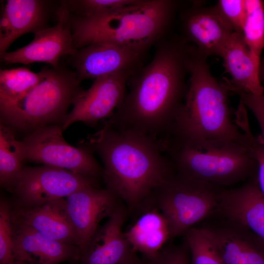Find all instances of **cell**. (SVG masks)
Instances as JSON below:
<instances>
[{"label": "cell", "instance_id": "cell-30", "mask_svg": "<svg viewBox=\"0 0 264 264\" xmlns=\"http://www.w3.org/2000/svg\"><path fill=\"white\" fill-rule=\"evenodd\" d=\"M189 250L184 241L180 245L167 244L156 256L144 259V264H191Z\"/></svg>", "mask_w": 264, "mask_h": 264}, {"label": "cell", "instance_id": "cell-31", "mask_svg": "<svg viewBox=\"0 0 264 264\" xmlns=\"http://www.w3.org/2000/svg\"><path fill=\"white\" fill-rule=\"evenodd\" d=\"M231 91L238 94L246 108L251 111L256 118L261 131V139L264 148V93L255 95L237 90Z\"/></svg>", "mask_w": 264, "mask_h": 264}, {"label": "cell", "instance_id": "cell-26", "mask_svg": "<svg viewBox=\"0 0 264 264\" xmlns=\"http://www.w3.org/2000/svg\"><path fill=\"white\" fill-rule=\"evenodd\" d=\"M184 236L191 254V264H223L216 249L199 227L190 228Z\"/></svg>", "mask_w": 264, "mask_h": 264}, {"label": "cell", "instance_id": "cell-10", "mask_svg": "<svg viewBox=\"0 0 264 264\" xmlns=\"http://www.w3.org/2000/svg\"><path fill=\"white\" fill-rule=\"evenodd\" d=\"M202 222L223 264H264V242L247 228L216 210Z\"/></svg>", "mask_w": 264, "mask_h": 264}, {"label": "cell", "instance_id": "cell-13", "mask_svg": "<svg viewBox=\"0 0 264 264\" xmlns=\"http://www.w3.org/2000/svg\"><path fill=\"white\" fill-rule=\"evenodd\" d=\"M71 56L75 72L81 82L119 72L134 73L144 65L145 55L126 46L98 42L78 49Z\"/></svg>", "mask_w": 264, "mask_h": 264}, {"label": "cell", "instance_id": "cell-29", "mask_svg": "<svg viewBox=\"0 0 264 264\" xmlns=\"http://www.w3.org/2000/svg\"><path fill=\"white\" fill-rule=\"evenodd\" d=\"M214 7L234 32L242 34L246 16L245 0H220Z\"/></svg>", "mask_w": 264, "mask_h": 264}, {"label": "cell", "instance_id": "cell-15", "mask_svg": "<svg viewBox=\"0 0 264 264\" xmlns=\"http://www.w3.org/2000/svg\"><path fill=\"white\" fill-rule=\"evenodd\" d=\"M180 36L201 54L208 57H220L234 32L220 15L214 6L194 4L180 14Z\"/></svg>", "mask_w": 264, "mask_h": 264}, {"label": "cell", "instance_id": "cell-20", "mask_svg": "<svg viewBox=\"0 0 264 264\" xmlns=\"http://www.w3.org/2000/svg\"><path fill=\"white\" fill-rule=\"evenodd\" d=\"M13 221L15 260L28 264H59L80 259L78 247L49 239L18 223L14 218Z\"/></svg>", "mask_w": 264, "mask_h": 264}, {"label": "cell", "instance_id": "cell-1", "mask_svg": "<svg viewBox=\"0 0 264 264\" xmlns=\"http://www.w3.org/2000/svg\"><path fill=\"white\" fill-rule=\"evenodd\" d=\"M152 60L129 78V90L108 122L160 140L182 106L189 75L190 44L180 36L159 41Z\"/></svg>", "mask_w": 264, "mask_h": 264}, {"label": "cell", "instance_id": "cell-7", "mask_svg": "<svg viewBox=\"0 0 264 264\" xmlns=\"http://www.w3.org/2000/svg\"><path fill=\"white\" fill-rule=\"evenodd\" d=\"M223 188L176 173L156 189L148 200L165 217L171 238L203 221L219 206Z\"/></svg>", "mask_w": 264, "mask_h": 264}, {"label": "cell", "instance_id": "cell-23", "mask_svg": "<svg viewBox=\"0 0 264 264\" xmlns=\"http://www.w3.org/2000/svg\"><path fill=\"white\" fill-rule=\"evenodd\" d=\"M24 160L21 141L15 138L12 129L0 125V183L12 192L21 176Z\"/></svg>", "mask_w": 264, "mask_h": 264}, {"label": "cell", "instance_id": "cell-21", "mask_svg": "<svg viewBox=\"0 0 264 264\" xmlns=\"http://www.w3.org/2000/svg\"><path fill=\"white\" fill-rule=\"evenodd\" d=\"M47 15L45 1L7 0L0 22V57L20 36L47 28Z\"/></svg>", "mask_w": 264, "mask_h": 264}, {"label": "cell", "instance_id": "cell-33", "mask_svg": "<svg viewBox=\"0 0 264 264\" xmlns=\"http://www.w3.org/2000/svg\"><path fill=\"white\" fill-rule=\"evenodd\" d=\"M125 264H144L143 260L139 259L136 254H135Z\"/></svg>", "mask_w": 264, "mask_h": 264}, {"label": "cell", "instance_id": "cell-5", "mask_svg": "<svg viewBox=\"0 0 264 264\" xmlns=\"http://www.w3.org/2000/svg\"><path fill=\"white\" fill-rule=\"evenodd\" d=\"M163 146L176 173L220 188L245 182L257 175V163L249 140L247 143L226 140L188 143L165 141Z\"/></svg>", "mask_w": 264, "mask_h": 264}, {"label": "cell", "instance_id": "cell-25", "mask_svg": "<svg viewBox=\"0 0 264 264\" xmlns=\"http://www.w3.org/2000/svg\"><path fill=\"white\" fill-rule=\"evenodd\" d=\"M245 5L246 16L242 34L251 52L261 60L264 48V2L245 0Z\"/></svg>", "mask_w": 264, "mask_h": 264}, {"label": "cell", "instance_id": "cell-24", "mask_svg": "<svg viewBox=\"0 0 264 264\" xmlns=\"http://www.w3.org/2000/svg\"><path fill=\"white\" fill-rule=\"evenodd\" d=\"M44 75L43 68L36 73L26 67L0 70V106L19 99L36 86Z\"/></svg>", "mask_w": 264, "mask_h": 264}, {"label": "cell", "instance_id": "cell-3", "mask_svg": "<svg viewBox=\"0 0 264 264\" xmlns=\"http://www.w3.org/2000/svg\"><path fill=\"white\" fill-rule=\"evenodd\" d=\"M189 81L183 103L164 139L178 143L226 140L247 143L231 117L227 89L212 74L204 56L191 45Z\"/></svg>", "mask_w": 264, "mask_h": 264}, {"label": "cell", "instance_id": "cell-11", "mask_svg": "<svg viewBox=\"0 0 264 264\" xmlns=\"http://www.w3.org/2000/svg\"><path fill=\"white\" fill-rule=\"evenodd\" d=\"M133 74L119 72L95 79L88 89H82L76 97L72 110L61 125L63 131L77 122L92 126L111 117L123 99Z\"/></svg>", "mask_w": 264, "mask_h": 264}, {"label": "cell", "instance_id": "cell-28", "mask_svg": "<svg viewBox=\"0 0 264 264\" xmlns=\"http://www.w3.org/2000/svg\"><path fill=\"white\" fill-rule=\"evenodd\" d=\"M137 0H81L64 2L71 13L88 15L102 11L113 10L134 3Z\"/></svg>", "mask_w": 264, "mask_h": 264}, {"label": "cell", "instance_id": "cell-16", "mask_svg": "<svg viewBox=\"0 0 264 264\" xmlns=\"http://www.w3.org/2000/svg\"><path fill=\"white\" fill-rule=\"evenodd\" d=\"M126 215V208L120 204L82 252V264H125L136 254L123 230Z\"/></svg>", "mask_w": 264, "mask_h": 264}, {"label": "cell", "instance_id": "cell-22", "mask_svg": "<svg viewBox=\"0 0 264 264\" xmlns=\"http://www.w3.org/2000/svg\"><path fill=\"white\" fill-rule=\"evenodd\" d=\"M124 234L132 251L146 259L156 256L171 240L167 222L154 206L141 214Z\"/></svg>", "mask_w": 264, "mask_h": 264}, {"label": "cell", "instance_id": "cell-2", "mask_svg": "<svg viewBox=\"0 0 264 264\" xmlns=\"http://www.w3.org/2000/svg\"><path fill=\"white\" fill-rule=\"evenodd\" d=\"M85 146L100 156L106 188L131 210L146 202L176 172L161 141L116 128L107 121L89 136Z\"/></svg>", "mask_w": 264, "mask_h": 264}, {"label": "cell", "instance_id": "cell-27", "mask_svg": "<svg viewBox=\"0 0 264 264\" xmlns=\"http://www.w3.org/2000/svg\"><path fill=\"white\" fill-rule=\"evenodd\" d=\"M12 207L5 199L0 201V264H12L15 260Z\"/></svg>", "mask_w": 264, "mask_h": 264}, {"label": "cell", "instance_id": "cell-9", "mask_svg": "<svg viewBox=\"0 0 264 264\" xmlns=\"http://www.w3.org/2000/svg\"><path fill=\"white\" fill-rule=\"evenodd\" d=\"M95 180L68 170L44 165L23 167L14 189V208H27L66 198L80 189L96 186Z\"/></svg>", "mask_w": 264, "mask_h": 264}, {"label": "cell", "instance_id": "cell-8", "mask_svg": "<svg viewBox=\"0 0 264 264\" xmlns=\"http://www.w3.org/2000/svg\"><path fill=\"white\" fill-rule=\"evenodd\" d=\"M63 132L60 125L53 124L30 132L21 141L24 160L66 169L93 179L103 175V168L93 152L85 146L70 145L64 138Z\"/></svg>", "mask_w": 264, "mask_h": 264}, {"label": "cell", "instance_id": "cell-4", "mask_svg": "<svg viewBox=\"0 0 264 264\" xmlns=\"http://www.w3.org/2000/svg\"><path fill=\"white\" fill-rule=\"evenodd\" d=\"M180 3L137 0L118 9L88 15L69 12L73 47L78 50L93 43L110 42L145 55L152 46L168 36Z\"/></svg>", "mask_w": 264, "mask_h": 264}, {"label": "cell", "instance_id": "cell-32", "mask_svg": "<svg viewBox=\"0 0 264 264\" xmlns=\"http://www.w3.org/2000/svg\"><path fill=\"white\" fill-rule=\"evenodd\" d=\"M247 137L250 146L257 163L256 181L258 187L264 197V148L261 135L255 136L249 127L243 130Z\"/></svg>", "mask_w": 264, "mask_h": 264}, {"label": "cell", "instance_id": "cell-19", "mask_svg": "<svg viewBox=\"0 0 264 264\" xmlns=\"http://www.w3.org/2000/svg\"><path fill=\"white\" fill-rule=\"evenodd\" d=\"M230 80L223 84L227 89L261 95L264 88L260 77L261 60L250 51L242 33L233 32L220 56Z\"/></svg>", "mask_w": 264, "mask_h": 264}, {"label": "cell", "instance_id": "cell-35", "mask_svg": "<svg viewBox=\"0 0 264 264\" xmlns=\"http://www.w3.org/2000/svg\"><path fill=\"white\" fill-rule=\"evenodd\" d=\"M12 264H28L26 263L15 260Z\"/></svg>", "mask_w": 264, "mask_h": 264}, {"label": "cell", "instance_id": "cell-18", "mask_svg": "<svg viewBox=\"0 0 264 264\" xmlns=\"http://www.w3.org/2000/svg\"><path fill=\"white\" fill-rule=\"evenodd\" d=\"M15 221L54 240L78 247L75 229L68 214L65 198L27 208L12 207Z\"/></svg>", "mask_w": 264, "mask_h": 264}, {"label": "cell", "instance_id": "cell-34", "mask_svg": "<svg viewBox=\"0 0 264 264\" xmlns=\"http://www.w3.org/2000/svg\"><path fill=\"white\" fill-rule=\"evenodd\" d=\"M260 77L261 81L264 80V55L260 62Z\"/></svg>", "mask_w": 264, "mask_h": 264}, {"label": "cell", "instance_id": "cell-17", "mask_svg": "<svg viewBox=\"0 0 264 264\" xmlns=\"http://www.w3.org/2000/svg\"><path fill=\"white\" fill-rule=\"evenodd\" d=\"M216 211L242 225L264 242V197L256 179L238 187L223 188Z\"/></svg>", "mask_w": 264, "mask_h": 264}, {"label": "cell", "instance_id": "cell-6", "mask_svg": "<svg viewBox=\"0 0 264 264\" xmlns=\"http://www.w3.org/2000/svg\"><path fill=\"white\" fill-rule=\"evenodd\" d=\"M41 81L22 97L0 106L2 124L20 130L30 131L59 124L82 90L75 71L59 66L43 67Z\"/></svg>", "mask_w": 264, "mask_h": 264}, {"label": "cell", "instance_id": "cell-12", "mask_svg": "<svg viewBox=\"0 0 264 264\" xmlns=\"http://www.w3.org/2000/svg\"><path fill=\"white\" fill-rule=\"evenodd\" d=\"M57 14L58 22L55 25L36 32L30 43L14 51L6 52L0 57L1 61L5 64L44 62L57 68L62 56L74 55L77 50L73 45L70 12L64 2Z\"/></svg>", "mask_w": 264, "mask_h": 264}, {"label": "cell", "instance_id": "cell-14", "mask_svg": "<svg viewBox=\"0 0 264 264\" xmlns=\"http://www.w3.org/2000/svg\"><path fill=\"white\" fill-rule=\"evenodd\" d=\"M118 199L110 189L96 186L80 189L65 198L81 254L99 228V222L108 218L120 204Z\"/></svg>", "mask_w": 264, "mask_h": 264}]
</instances>
